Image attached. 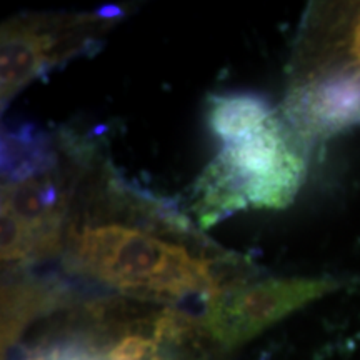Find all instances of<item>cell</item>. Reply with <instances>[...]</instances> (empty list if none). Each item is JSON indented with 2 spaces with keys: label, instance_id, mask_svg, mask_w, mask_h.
Masks as SVG:
<instances>
[{
  "label": "cell",
  "instance_id": "10",
  "mask_svg": "<svg viewBox=\"0 0 360 360\" xmlns=\"http://www.w3.org/2000/svg\"><path fill=\"white\" fill-rule=\"evenodd\" d=\"M107 360H157V342L143 335H127L117 342Z\"/></svg>",
  "mask_w": 360,
  "mask_h": 360
},
{
  "label": "cell",
  "instance_id": "3",
  "mask_svg": "<svg viewBox=\"0 0 360 360\" xmlns=\"http://www.w3.org/2000/svg\"><path fill=\"white\" fill-rule=\"evenodd\" d=\"M339 285L330 277H289L224 287L207 299L204 327L224 347H240Z\"/></svg>",
  "mask_w": 360,
  "mask_h": 360
},
{
  "label": "cell",
  "instance_id": "4",
  "mask_svg": "<svg viewBox=\"0 0 360 360\" xmlns=\"http://www.w3.org/2000/svg\"><path fill=\"white\" fill-rule=\"evenodd\" d=\"M90 20L17 19L4 24L0 42V98L2 105L64 58L90 44L82 25ZM87 37V35H85Z\"/></svg>",
  "mask_w": 360,
  "mask_h": 360
},
{
  "label": "cell",
  "instance_id": "8",
  "mask_svg": "<svg viewBox=\"0 0 360 360\" xmlns=\"http://www.w3.org/2000/svg\"><path fill=\"white\" fill-rule=\"evenodd\" d=\"M0 257L4 265H25L51 257L37 233L6 207L0 209Z\"/></svg>",
  "mask_w": 360,
  "mask_h": 360
},
{
  "label": "cell",
  "instance_id": "1",
  "mask_svg": "<svg viewBox=\"0 0 360 360\" xmlns=\"http://www.w3.org/2000/svg\"><path fill=\"white\" fill-rule=\"evenodd\" d=\"M65 262L75 272L135 295L182 299L204 294L209 299L222 290L212 260L132 224L70 227Z\"/></svg>",
  "mask_w": 360,
  "mask_h": 360
},
{
  "label": "cell",
  "instance_id": "6",
  "mask_svg": "<svg viewBox=\"0 0 360 360\" xmlns=\"http://www.w3.org/2000/svg\"><path fill=\"white\" fill-rule=\"evenodd\" d=\"M276 114L262 96L227 92L212 96L207 109V125L224 146L257 132Z\"/></svg>",
  "mask_w": 360,
  "mask_h": 360
},
{
  "label": "cell",
  "instance_id": "11",
  "mask_svg": "<svg viewBox=\"0 0 360 360\" xmlns=\"http://www.w3.org/2000/svg\"><path fill=\"white\" fill-rule=\"evenodd\" d=\"M47 360H98L97 357H87V355H80V354H77V355H72V354H67V355H58V354H53L51 359H47Z\"/></svg>",
  "mask_w": 360,
  "mask_h": 360
},
{
  "label": "cell",
  "instance_id": "2",
  "mask_svg": "<svg viewBox=\"0 0 360 360\" xmlns=\"http://www.w3.org/2000/svg\"><path fill=\"white\" fill-rule=\"evenodd\" d=\"M297 134L274 114L249 137L222 146L197 184V212L212 225L237 210L283 209L302 186L305 157Z\"/></svg>",
  "mask_w": 360,
  "mask_h": 360
},
{
  "label": "cell",
  "instance_id": "5",
  "mask_svg": "<svg viewBox=\"0 0 360 360\" xmlns=\"http://www.w3.org/2000/svg\"><path fill=\"white\" fill-rule=\"evenodd\" d=\"M2 207L37 233L51 257L60 252L67 193L56 169L19 182L2 184Z\"/></svg>",
  "mask_w": 360,
  "mask_h": 360
},
{
  "label": "cell",
  "instance_id": "7",
  "mask_svg": "<svg viewBox=\"0 0 360 360\" xmlns=\"http://www.w3.org/2000/svg\"><path fill=\"white\" fill-rule=\"evenodd\" d=\"M56 169L49 141L32 125L2 134V184L19 182Z\"/></svg>",
  "mask_w": 360,
  "mask_h": 360
},
{
  "label": "cell",
  "instance_id": "9",
  "mask_svg": "<svg viewBox=\"0 0 360 360\" xmlns=\"http://www.w3.org/2000/svg\"><path fill=\"white\" fill-rule=\"evenodd\" d=\"M340 58L339 62H330V64L315 65L314 70H326V69H349L360 72V8L357 11L355 19L350 22L345 34L342 35L340 42Z\"/></svg>",
  "mask_w": 360,
  "mask_h": 360
}]
</instances>
